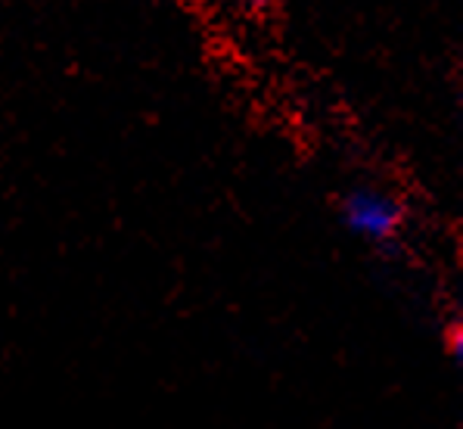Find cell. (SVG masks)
I'll return each instance as SVG.
<instances>
[{
	"label": "cell",
	"instance_id": "cell-2",
	"mask_svg": "<svg viewBox=\"0 0 463 429\" xmlns=\"http://www.w3.org/2000/svg\"><path fill=\"white\" fill-rule=\"evenodd\" d=\"M240 4H243L246 10H252V13H265V10H270V6L277 4V0H240Z\"/></svg>",
	"mask_w": 463,
	"mask_h": 429
},
{
	"label": "cell",
	"instance_id": "cell-1",
	"mask_svg": "<svg viewBox=\"0 0 463 429\" xmlns=\"http://www.w3.org/2000/svg\"><path fill=\"white\" fill-rule=\"evenodd\" d=\"M339 218L352 237L373 249H389L402 240L408 209L395 193L373 184H354L339 196Z\"/></svg>",
	"mask_w": 463,
	"mask_h": 429
}]
</instances>
